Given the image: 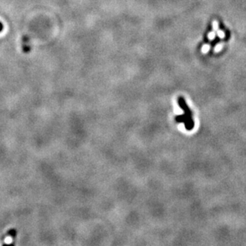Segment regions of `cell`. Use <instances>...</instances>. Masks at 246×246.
<instances>
[{
  "instance_id": "obj_1",
  "label": "cell",
  "mask_w": 246,
  "mask_h": 246,
  "mask_svg": "<svg viewBox=\"0 0 246 246\" xmlns=\"http://www.w3.org/2000/svg\"><path fill=\"white\" fill-rule=\"evenodd\" d=\"M179 107L183 110L184 114L175 116V121L178 123H182L185 124V128L187 131H191L194 127V122L193 120L192 117V111L191 109L189 108L186 102L185 99L180 96L178 100Z\"/></svg>"
},
{
  "instance_id": "obj_2",
  "label": "cell",
  "mask_w": 246,
  "mask_h": 246,
  "mask_svg": "<svg viewBox=\"0 0 246 246\" xmlns=\"http://www.w3.org/2000/svg\"><path fill=\"white\" fill-rule=\"evenodd\" d=\"M224 45H225V44H224V42H219V43H217V45L214 46V53H219V52L221 51L224 47Z\"/></svg>"
},
{
  "instance_id": "obj_3",
  "label": "cell",
  "mask_w": 246,
  "mask_h": 246,
  "mask_svg": "<svg viewBox=\"0 0 246 246\" xmlns=\"http://www.w3.org/2000/svg\"><path fill=\"white\" fill-rule=\"evenodd\" d=\"M210 50V45H209V44H205V45L201 46V52L202 54H207Z\"/></svg>"
},
{
  "instance_id": "obj_4",
  "label": "cell",
  "mask_w": 246,
  "mask_h": 246,
  "mask_svg": "<svg viewBox=\"0 0 246 246\" xmlns=\"http://www.w3.org/2000/svg\"><path fill=\"white\" fill-rule=\"evenodd\" d=\"M217 36L220 39H223V38H225V32H224V31H222L221 30H217Z\"/></svg>"
},
{
  "instance_id": "obj_5",
  "label": "cell",
  "mask_w": 246,
  "mask_h": 246,
  "mask_svg": "<svg viewBox=\"0 0 246 246\" xmlns=\"http://www.w3.org/2000/svg\"><path fill=\"white\" fill-rule=\"evenodd\" d=\"M215 37H216V34H215V31H214V30H213V31H211V32H210L207 34V38H209V40H210V41L214 40Z\"/></svg>"
},
{
  "instance_id": "obj_6",
  "label": "cell",
  "mask_w": 246,
  "mask_h": 246,
  "mask_svg": "<svg viewBox=\"0 0 246 246\" xmlns=\"http://www.w3.org/2000/svg\"><path fill=\"white\" fill-rule=\"evenodd\" d=\"M212 26H213V30H214V31H217V30H218L219 24H218V22H217V20H214V21H213Z\"/></svg>"
},
{
  "instance_id": "obj_7",
  "label": "cell",
  "mask_w": 246,
  "mask_h": 246,
  "mask_svg": "<svg viewBox=\"0 0 246 246\" xmlns=\"http://www.w3.org/2000/svg\"><path fill=\"white\" fill-rule=\"evenodd\" d=\"M6 240H7V241H5V242L7 243V244H9V243H10L11 241H12V238H10V237H7Z\"/></svg>"
},
{
  "instance_id": "obj_8",
  "label": "cell",
  "mask_w": 246,
  "mask_h": 246,
  "mask_svg": "<svg viewBox=\"0 0 246 246\" xmlns=\"http://www.w3.org/2000/svg\"><path fill=\"white\" fill-rule=\"evenodd\" d=\"M3 25L2 24V23H0V32L3 30Z\"/></svg>"
}]
</instances>
